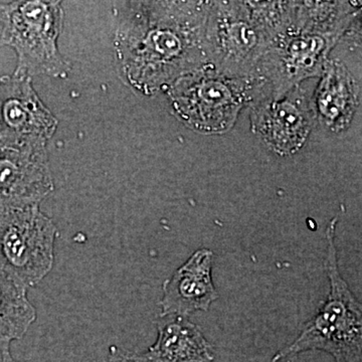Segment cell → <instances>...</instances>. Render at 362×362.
<instances>
[{
	"label": "cell",
	"mask_w": 362,
	"mask_h": 362,
	"mask_svg": "<svg viewBox=\"0 0 362 362\" xmlns=\"http://www.w3.org/2000/svg\"><path fill=\"white\" fill-rule=\"evenodd\" d=\"M311 101L314 119L325 130L340 133L351 124L359 105V86L341 62L327 59Z\"/></svg>",
	"instance_id": "obj_12"
},
{
	"label": "cell",
	"mask_w": 362,
	"mask_h": 362,
	"mask_svg": "<svg viewBox=\"0 0 362 362\" xmlns=\"http://www.w3.org/2000/svg\"><path fill=\"white\" fill-rule=\"evenodd\" d=\"M294 6L295 1H209L204 28L209 65L226 77L254 81Z\"/></svg>",
	"instance_id": "obj_3"
},
{
	"label": "cell",
	"mask_w": 362,
	"mask_h": 362,
	"mask_svg": "<svg viewBox=\"0 0 362 362\" xmlns=\"http://www.w3.org/2000/svg\"><path fill=\"white\" fill-rule=\"evenodd\" d=\"M61 1H0V47H11L18 57L14 73L66 78L70 62L59 49L63 30Z\"/></svg>",
	"instance_id": "obj_5"
},
{
	"label": "cell",
	"mask_w": 362,
	"mask_h": 362,
	"mask_svg": "<svg viewBox=\"0 0 362 362\" xmlns=\"http://www.w3.org/2000/svg\"><path fill=\"white\" fill-rule=\"evenodd\" d=\"M52 190L47 146L0 149V211L40 206Z\"/></svg>",
	"instance_id": "obj_10"
},
{
	"label": "cell",
	"mask_w": 362,
	"mask_h": 362,
	"mask_svg": "<svg viewBox=\"0 0 362 362\" xmlns=\"http://www.w3.org/2000/svg\"><path fill=\"white\" fill-rule=\"evenodd\" d=\"M108 362H140L137 354L112 345L109 349Z\"/></svg>",
	"instance_id": "obj_15"
},
{
	"label": "cell",
	"mask_w": 362,
	"mask_h": 362,
	"mask_svg": "<svg viewBox=\"0 0 362 362\" xmlns=\"http://www.w3.org/2000/svg\"><path fill=\"white\" fill-rule=\"evenodd\" d=\"M214 252L199 249L188 258L163 284L159 306L160 316L188 317L197 311H207L218 299L213 276Z\"/></svg>",
	"instance_id": "obj_11"
},
{
	"label": "cell",
	"mask_w": 362,
	"mask_h": 362,
	"mask_svg": "<svg viewBox=\"0 0 362 362\" xmlns=\"http://www.w3.org/2000/svg\"><path fill=\"white\" fill-rule=\"evenodd\" d=\"M209 1L124 2L114 33L119 76L144 96L209 65L204 28Z\"/></svg>",
	"instance_id": "obj_1"
},
{
	"label": "cell",
	"mask_w": 362,
	"mask_h": 362,
	"mask_svg": "<svg viewBox=\"0 0 362 362\" xmlns=\"http://www.w3.org/2000/svg\"></svg>",
	"instance_id": "obj_18"
},
{
	"label": "cell",
	"mask_w": 362,
	"mask_h": 362,
	"mask_svg": "<svg viewBox=\"0 0 362 362\" xmlns=\"http://www.w3.org/2000/svg\"><path fill=\"white\" fill-rule=\"evenodd\" d=\"M59 230L40 206L0 211V271L28 289L52 271Z\"/></svg>",
	"instance_id": "obj_7"
},
{
	"label": "cell",
	"mask_w": 362,
	"mask_h": 362,
	"mask_svg": "<svg viewBox=\"0 0 362 362\" xmlns=\"http://www.w3.org/2000/svg\"><path fill=\"white\" fill-rule=\"evenodd\" d=\"M1 352V361L0 362H20L16 361L11 356V347H4V349H0Z\"/></svg>",
	"instance_id": "obj_16"
},
{
	"label": "cell",
	"mask_w": 362,
	"mask_h": 362,
	"mask_svg": "<svg viewBox=\"0 0 362 362\" xmlns=\"http://www.w3.org/2000/svg\"><path fill=\"white\" fill-rule=\"evenodd\" d=\"M337 223L334 218L326 233L325 269L329 280L327 299L305 324L296 339L279 350L272 362L287 361L315 350L330 354L337 362H362L361 303L339 271L335 243Z\"/></svg>",
	"instance_id": "obj_4"
},
{
	"label": "cell",
	"mask_w": 362,
	"mask_h": 362,
	"mask_svg": "<svg viewBox=\"0 0 362 362\" xmlns=\"http://www.w3.org/2000/svg\"><path fill=\"white\" fill-rule=\"evenodd\" d=\"M35 319L28 289L0 271V349L25 337Z\"/></svg>",
	"instance_id": "obj_14"
},
{
	"label": "cell",
	"mask_w": 362,
	"mask_h": 362,
	"mask_svg": "<svg viewBox=\"0 0 362 362\" xmlns=\"http://www.w3.org/2000/svg\"><path fill=\"white\" fill-rule=\"evenodd\" d=\"M173 115L202 134H221L258 96L255 81L226 77L207 65L183 76L168 90Z\"/></svg>",
	"instance_id": "obj_6"
},
{
	"label": "cell",
	"mask_w": 362,
	"mask_h": 362,
	"mask_svg": "<svg viewBox=\"0 0 362 362\" xmlns=\"http://www.w3.org/2000/svg\"><path fill=\"white\" fill-rule=\"evenodd\" d=\"M58 125V119L33 89L32 78L14 71L11 75L0 77L2 148L47 146Z\"/></svg>",
	"instance_id": "obj_8"
},
{
	"label": "cell",
	"mask_w": 362,
	"mask_h": 362,
	"mask_svg": "<svg viewBox=\"0 0 362 362\" xmlns=\"http://www.w3.org/2000/svg\"><path fill=\"white\" fill-rule=\"evenodd\" d=\"M0 149H2L1 145H0Z\"/></svg>",
	"instance_id": "obj_17"
},
{
	"label": "cell",
	"mask_w": 362,
	"mask_h": 362,
	"mask_svg": "<svg viewBox=\"0 0 362 362\" xmlns=\"http://www.w3.org/2000/svg\"><path fill=\"white\" fill-rule=\"evenodd\" d=\"M157 339L143 354H137L140 362H211L213 344L201 328L178 315L160 316L156 321Z\"/></svg>",
	"instance_id": "obj_13"
},
{
	"label": "cell",
	"mask_w": 362,
	"mask_h": 362,
	"mask_svg": "<svg viewBox=\"0 0 362 362\" xmlns=\"http://www.w3.org/2000/svg\"><path fill=\"white\" fill-rule=\"evenodd\" d=\"M354 4L296 1L291 21L257 69L255 103L282 99L306 78L321 75L331 49L361 16V2Z\"/></svg>",
	"instance_id": "obj_2"
},
{
	"label": "cell",
	"mask_w": 362,
	"mask_h": 362,
	"mask_svg": "<svg viewBox=\"0 0 362 362\" xmlns=\"http://www.w3.org/2000/svg\"><path fill=\"white\" fill-rule=\"evenodd\" d=\"M250 107L252 131L272 151L292 156L304 146L315 119L311 101L299 87L282 99L264 100Z\"/></svg>",
	"instance_id": "obj_9"
}]
</instances>
